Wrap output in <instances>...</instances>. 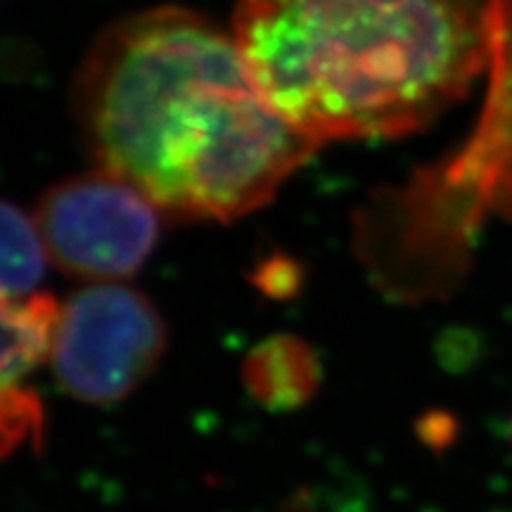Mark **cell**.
<instances>
[{
    "label": "cell",
    "instance_id": "8",
    "mask_svg": "<svg viewBox=\"0 0 512 512\" xmlns=\"http://www.w3.org/2000/svg\"><path fill=\"white\" fill-rule=\"evenodd\" d=\"M3 456H12L15 448H38L46 432V413L41 396L22 382L3 384Z\"/></svg>",
    "mask_w": 512,
    "mask_h": 512
},
{
    "label": "cell",
    "instance_id": "3",
    "mask_svg": "<svg viewBox=\"0 0 512 512\" xmlns=\"http://www.w3.org/2000/svg\"><path fill=\"white\" fill-rule=\"evenodd\" d=\"M166 349L157 306L133 287L93 283L62 304L53 373L74 399L107 406L155 373Z\"/></svg>",
    "mask_w": 512,
    "mask_h": 512
},
{
    "label": "cell",
    "instance_id": "9",
    "mask_svg": "<svg viewBox=\"0 0 512 512\" xmlns=\"http://www.w3.org/2000/svg\"><path fill=\"white\" fill-rule=\"evenodd\" d=\"M299 283H302V273H299L297 264H292L290 259L283 256H275L268 259L264 266L259 268V273L254 275V285L259 287L266 297L275 299H287L297 292Z\"/></svg>",
    "mask_w": 512,
    "mask_h": 512
},
{
    "label": "cell",
    "instance_id": "4",
    "mask_svg": "<svg viewBox=\"0 0 512 512\" xmlns=\"http://www.w3.org/2000/svg\"><path fill=\"white\" fill-rule=\"evenodd\" d=\"M162 211L124 178L95 169L43 192L34 219L50 264L88 283L136 275L155 252Z\"/></svg>",
    "mask_w": 512,
    "mask_h": 512
},
{
    "label": "cell",
    "instance_id": "7",
    "mask_svg": "<svg viewBox=\"0 0 512 512\" xmlns=\"http://www.w3.org/2000/svg\"><path fill=\"white\" fill-rule=\"evenodd\" d=\"M3 299H19L36 292L50 264L48 247L38 223L17 204H3Z\"/></svg>",
    "mask_w": 512,
    "mask_h": 512
},
{
    "label": "cell",
    "instance_id": "6",
    "mask_svg": "<svg viewBox=\"0 0 512 512\" xmlns=\"http://www.w3.org/2000/svg\"><path fill=\"white\" fill-rule=\"evenodd\" d=\"M62 304L43 292L3 299V384L22 382L53 358Z\"/></svg>",
    "mask_w": 512,
    "mask_h": 512
},
{
    "label": "cell",
    "instance_id": "1",
    "mask_svg": "<svg viewBox=\"0 0 512 512\" xmlns=\"http://www.w3.org/2000/svg\"><path fill=\"white\" fill-rule=\"evenodd\" d=\"M72 105L98 169L178 221L242 219L320 150L261 98L233 31L181 5L107 24Z\"/></svg>",
    "mask_w": 512,
    "mask_h": 512
},
{
    "label": "cell",
    "instance_id": "2",
    "mask_svg": "<svg viewBox=\"0 0 512 512\" xmlns=\"http://www.w3.org/2000/svg\"><path fill=\"white\" fill-rule=\"evenodd\" d=\"M256 91L316 145L422 131L491 64L494 0H235Z\"/></svg>",
    "mask_w": 512,
    "mask_h": 512
},
{
    "label": "cell",
    "instance_id": "10",
    "mask_svg": "<svg viewBox=\"0 0 512 512\" xmlns=\"http://www.w3.org/2000/svg\"><path fill=\"white\" fill-rule=\"evenodd\" d=\"M508 437H510V444H512V415H510V425H508Z\"/></svg>",
    "mask_w": 512,
    "mask_h": 512
},
{
    "label": "cell",
    "instance_id": "5",
    "mask_svg": "<svg viewBox=\"0 0 512 512\" xmlns=\"http://www.w3.org/2000/svg\"><path fill=\"white\" fill-rule=\"evenodd\" d=\"M247 394L271 413L299 411L316 396L323 373L309 342L297 335L261 339L242 361Z\"/></svg>",
    "mask_w": 512,
    "mask_h": 512
}]
</instances>
